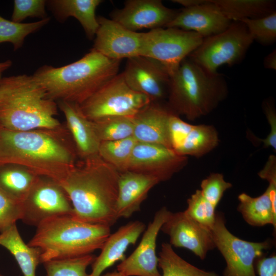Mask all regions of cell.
<instances>
[{
	"mask_svg": "<svg viewBox=\"0 0 276 276\" xmlns=\"http://www.w3.org/2000/svg\"><path fill=\"white\" fill-rule=\"evenodd\" d=\"M203 39L196 33L175 28L151 30L143 33L141 56L157 60L171 76Z\"/></svg>",
	"mask_w": 276,
	"mask_h": 276,
	"instance_id": "30bf717a",
	"label": "cell"
},
{
	"mask_svg": "<svg viewBox=\"0 0 276 276\" xmlns=\"http://www.w3.org/2000/svg\"><path fill=\"white\" fill-rule=\"evenodd\" d=\"M173 113L167 105L151 102L132 117L133 136L139 142L161 145L172 149L169 121Z\"/></svg>",
	"mask_w": 276,
	"mask_h": 276,
	"instance_id": "ffe728a7",
	"label": "cell"
},
{
	"mask_svg": "<svg viewBox=\"0 0 276 276\" xmlns=\"http://www.w3.org/2000/svg\"><path fill=\"white\" fill-rule=\"evenodd\" d=\"M263 109L270 127V132L264 139L256 138L259 142L263 143L264 147H271L276 149V112L274 106L269 100L264 101L262 104Z\"/></svg>",
	"mask_w": 276,
	"mask_h": 276,
	"instance_id": "f35d334b",
	"label": "cell"
},
{
	"mask_svg": "<svg viewBox=\"0 0 276 276\" xmlns=\"http://www.w3.org/2000/svg\"><path fill=\"white\" fill-rule=\"evenodd\" d=\"M159 182L155 177L131 171L120 173L116 202L118 218H128L140 211L150 190Z\"/></svg>",
	"mask_w": 276,
	"mask_h": 276,
	"instance_id": "7402d4cb",
	"label": "cell"
},
{
	"mask_svg": "<svg viewBox=\"0 0 276 276\" xmlns=\"http://www.w3.org/2000/svg\"><path fill=\"white\" fill-rule=\"evenodd\" d=\"M38 176L13 165H0V189L21 202Z\"/></svg>",
	"mask_w": 276,
	"mask_h": 276,
	"instance_id": "83f0119b",
	"label": "cell"
},
{
	"mask_svg": "<svg viewBox=\"0 0 276 276\" xmlns=\"http://www.w3.org/2000/svg\"><path fill=\"white\" fill-rule=\"evenodd\" d=\"M57 114L56 102L48 97L33 75L1 79V128L13 131L59 129Z\"/></svg>",
	"mask_w": 276,
	"mask_h": 276,
	"instance_id": "3957f363",
	"label": "cell"
},
{
	"mask_svg": "<svg viewBox=\"0 0 276 276\" xmlns=\"http://www.w3.org/2000/svg\"><path fill=\"white\" fill-rule=\"evenodd\" d=\"M47 1L15 0L11 20L21 22L29 17L42 19L48 17L45 10Z\"/></svg>",
	"mask_w": 276,
	"mask_h": 276,
	"instance_id": "74e56055",
	"label": "cell"
},
{
	"mask_svg": "<svg viewBox=\"0 0 276 276\" xmlns=\"http://www.w3.org/2000/svg\"><path fill=\"white\" fill-rule=\"evenodd\" d=\"M187 208L185 211L194 221L211 231L216 218L215 209L197 190L187 200Z\"/></svg>",
	"mask_w": 276,
	"mask_h": 276,
	"instance_id": "e575fe53",
	"label": "cell"
},
{
	"mask_svg": "<svg viewBox=\"0 0 276 276\" xmlns=\"http://www.w3.org/2000/svg\"><path fill=\"white\" fill-rule=\"evenodd\" d=\"M171 147L178 154L201 157L219 144L218 133L212 125H193L173 113L169 121Z\"/></svg>",
	"mask_w": 276,
	"mask_h": 276,
	"instance_id": "2e32d148",
	"label": "cell"
},
{
	"mask_svg": "<svg viewBox=\"0 0 276 276\" xmlns=\"http://www.w3.org/2000/svg\"><path fill=\"white\" fill-rule=\"evenodd\" d=\"M101 276H123V275L120 273H119L117 270H116L112 272H107L103 275H102Z\"/></svg>",
	"mask_w": 276,
	"mask_h": 276,
	"instance_id": "7bdbcfd3",
	"label": "cell"
},
{
	"mask_svg": "<svg viewBox=\"0 0 276 276\" xmlns=\"http://www.w3.org/2000/svg\"><path fill=\"white\" fill-rule=\"evenodd\" d=\"M12 64V62L10 60H7L4 62H0V72L3 73L5 70L10 68Z\"/></svg>",
	"mask_w": 276,
	"mask_h": 276,
	"instance_id": "b9f144b4",
	"label": "cell"
},
{
	"mask_svg": "<svg viewBox=\"0 0 276 276\" xmlns=\"http://www.w3.org/2000/svg\"><path fill=\"white\" fill-rule=\"evenodd\" d=\"M188 158L166 146L137 142L127 171L155 177L160 182L170 179L187 164Z\"/></svg>",
	"mask_w": 276,
	"mask_h": 276,
	"instance_id": "7c38bea8",
	"label": "cell"
},
{
	"mask_svg": "<svg viewBox=\"0 0 276 276\" xmlns=\"http://www.w3.org/2000/svg\"><path fill=\"white\" fill-rule=\"evenodd\" d=\"M110 234V227L91 224L62 215L44 220L36 226L28 243L41 251V262L73 258L101 249Z\"/></svg>",
	"mask_w": 276,
	"mask_h": 276,
	"instance_id": "8992f818",
	"label": "cell"
},
{
	"mask_svg": "<svg viewBox=\"0 0 276 276\" xmlns=\"http://www.w3.org/2000/svg\"><path fill=\"white\" fill-rule=\"evenodd\" d=\"M160 231L169 236L172 246L189 249L201 260L216 248L211 231L194 221L185 211H170Z\"/></svg>",
	"mask_w": 276,
	"mask_h": 276,
	"instance_id": "e0dca14e",
	"label": "cell"
},
{
	"mask_svg": "<svg viewBox=\"0 0 276 276\" xmlns=\"http://www.w3.org/2000/svg\"><path fill=\"white\" fill-rule=\"evenodd\" d=\"M265 191L259 196L252 197L246 193L240 194L238 211L249 225L262 226L272 224L276 228V182L268 183Z\"/></svg>",
	"mask_w": 276,
	"mask_h": 276,
	"instance_id": "cb8c5ba5",
	"label": "cell"
},
{
	"mask_svg": "<svg viewBox=\"0 0 276 276\" xmlns=\"http://www.w3.org/2000/svg\"><path fill=\"white\" fill-rule=\"evenodd\" d=\"M56 130L13 131L0 127V165L22 167L38 176L62 180L77 163L73 146Z\"/></svg>",
	"mask_w": 276,
	"mask_h": 276,
	"instance_id": "6da1fadb",
	"label": "cell"
},
{
	"mask_svg": "<svg viewBox=\"0 0 276 276\" xmlns=\"http://www.w3.org/2000/svg\"><path fill=\"white\" fill-rule=\"evenodd\" d=\"M21 203V220L36 227L48 219L73 214L72 203L63 189L45 177H37Z\"/></svg>",
	"mask_w": 276,
	"mask_h": 276,
	"instance_id": "8fae6325",
	"label": "cell"
},
{
	"mask_svg": "<svg viewBox=\"0 0 276 276\" xmlns=\"http://www.w3.org/2000/svg\"><path fill=\"white\" fill-rule=\"evenodd\" d=\"M99 28L92 49L113 60L141 56L143 33L124 28L111 18L97 17Z\"/></svg>",
	"mask_w": 276,
	"mask_h": 276,
	"instance_id": "9a60e30c",
	"label": "cell"
},
{
	"mask_svg": "<svg viewBox=\"0 0 276 276\" xmlns=\"http://www.w3.org/2000/svg\"><path fill=\"white\" fill-rule=\"evenodd\" d=\"M160 0H128L122 9L114 10L111 19L133 32L166 28L178 13Z\"/></svg>",
	"mask_w": 276,
	"mask_h": 276,
	"instance_id": "ac0fdd59",
	"label": "cell"
},
{
	"mask_svg": "<svg viewBox=\"0 0 276 276\" xmlns=\"http://www.w3.org/2000/svg\"><path fill=\"white\" fill-rule=\"evenodd\" d=\"M210 1L232 21L262 17L276 11V2L273 0Z\"/></svg>",
	"mask_w": 276,
	"mask_h": 276,
	"instance_id": "4316f807",
	"label": "cell"
},
{
	"mask_svg": "<svg viewBox=\"0 0 276 276\" xmlns=\"http://www.w3.org/2000/svg\"><path fill=\"white\" fill-rule=\"evenodd\" d=\"M232 187L222 174L213 173L201 181L200 190L203 197L216 208L224 192Z\"/></svg>",
	"mask_w": 276,
	"mask_h": 276,
	"instance_id": "d590c367",
	"label": "cell"
},
{
	"mask_svg": "<svg viewBox=\"0 0 276 276\" xmlns=\"http://www.w3.org/2000/svg\"><path fill=\"white\" fill-rule=\"evenodd\" d=\"M91 122L100 142L119 140L133 136L132 117H112Z\"/></svg>",
	"mask_w": 276,
	"mask_h": 276,
	"instance_id": "4dcf8cb0",
	"label": "cell"
},
{
	"mask_svg": "<svg viewBox=\"0 0 276 276\" xmlns=\"http://www.w3.org/2000/svg\"><path fill=\"white\" fill-rule=\"evenodd\" d=\"M50 19L48 17L33 22H15L0 15V43H11L15 51L22 47L28 35L40 30Z\"/></svg>",
	"mask_w": 276,
	"mask_h": 276,
	"instance_id": "1f68e13d",
	"label": "cell"
},
{
	"mask_svg": "<svg viewBox=\"0 0 276 276\" xmlns=\"http://www.w3.org/2000/svg\"><path fill=\"white\" fill-rule=\"evenodd\" d=\"M257 270L259 276H276V256L261 257L257 262Z\"/></svg>",
	"mask_w": 276,
	"mask_h": 276,
	"instance_id": "ab89813d",
	"label": "cell"
},
{
	"mask_svg": "<svg viewBox=\"0 0 276 276\" xmlns=\"http://www.w3.org/2000/svg\"><path fill=\"white\" fill-rule=\"evenodd\" d=\"M228 93L223 76L206 71L187 57L170 76L167 105L174 114L194 121L213 111Z\"/></svg>",
	"mask_w": 276,
	"mask_h": 276,
	"instance_id": "5b68a950",
	"label": "cell"
},
{
	"mask_svg": "<svg viewBox=\"0 0 276 276\" xmlns=\"http://www.w3.org/2000/svg\"><path fill=\"white\" fill-rule=\"evenodd\" d=\"M95 256L90 254L82 257L51 260L43 263L45 276H89L86 272L91 265Z\"/></svg>",
	"mask_w": 276,
	"mask_h": 276,
	"instance_id": "d6a6232c",
	"label": "cell"
},
{
	"mask_svg": "<svg viewBox=\"0 0 276 276\" xmlns=\"http://www.w3.org/2000/svg\"><path fill=\"white\" fill-rule=\"evenodd\" d=\"M169 212L164 206L155 213L137 247L117 266V271L123 276H161L158 270L156 240Z\"/></svg>",
	"mask_w": 276,
	"mask_h": 276,
	"instance_id": "5bb4252c",
	"label": "cell"
},
{
	"mask_svg": "<svg viewBox=\"0 0 276 276\" xmlns=\"http://www.w3.org/2000/svg\"><path fill=\"white\" fill-rule=\"evenodd\" d=\"M146 229L145 224L136 220L122 225L110 234L101 249L100 254L91 264L89 276H101L102 273L119 261H123L128 247L135 244Z\"/></svg>",
	"mask_w": 276,
	"mask_h": 276,
	"instance_id": "44dd1931",
	"label": "cell"
},
{
	"mask_svg": "<svg viewBox=\"0 0 276 276\" xmlns=\"http://www.w3.org/2000/svg\"><path fill=\"white\" fill-rule=\"evenodd\" d=\"M211 232L215 247L226 262L223 276H257L255 262L271 247L270 240L250 242L236 237L227 229L221 213H216Z\"/></svg>",
	"mask_w": 276,
	"mask_h": 276,
	"instance_id": "9c48e42d",
	"label": "cell"
},
{
	"mask_svg": "<svg viewBox=\"0 0 276 276\" xmlns=\"http://www.w3.org/2000/svg\"><path fill=\"white\" fill-rule=\"evenodd\" d=\"M120 61L91 49L67 65L57 67L43 65L33 76L51 99L80 105L118 74Z\"/></svg>",
	"mask_w": 276,
	"mask_h": 276,
	"instance_id": "277c9868",
	"label": "cell"
},
{
	"mask_svg": "<svg viewBox=\"0 0 276 276\" xmlns=\"http://www.w3.org/2000/svg\"><path fill=\"white\" fill-rule=\"evenodd\" d=\"M137 142L133 136L101 142L99 155L120 173L127 171L133 150Z\"/></svg>",
	"mask_w": 276,
	"mask_h": 276,
	"instance_id": "f546056e",
	"label": "cell"
},
{
	"mask_svg": "<svg viewBox=\"0 0 276 276\" xmlns=\"http://www.w3.org/2000/svg\"><path fill=\"white\" fill-rule=\"evenodd\" d=\"M122 73L130 88L146 95L151 102L167 97L170 76L157 60L144 56L129 58Z\"/></svg>",
	"mask_w": 276,
	"mask_h": 276,
	"instance_id": "4fadbf2b",
	"label": "cell"
},
{
	"mask_svg": "<svg viewBox=\"0 0 276 276\" xmlns=\"http://www.w3.org/2000/svg\"><path fill=\"white\" fill-rule=\"evenodd\" d=\"M161 276H219L214 271H205L189 263L173 250L172 246L163 243L158 256Z\"/></svg>",
	"mask_w": 276,
	"mask_h": 276,
	"instance_id": "f1b7e54d",
	"label": "cell"
},
{
	"mask_svg": "<svg viewBox=\"0 0 276 276\" xmlns=\"http://www.w3.org/2000/svg\"><path fill=\"white\" fill-rule=\"evenodd\" d=\"M58 106L64 115L77 155L82 159L98 156L101 142L95 133L91 122L83 114L79 105L58 101Z\"/></svg>",
	"mask_w": 276,
	"mask_h": 276,
	"instance_id": "603a6c76",
	"label": "cell"
},
{
	"mask_svg": "<svg viewBox=\"0 0 276 276\" xmlns=\"http://www.w3.org/2000/svg\"><path fill=\"white\" fill-rule=\"evenodd\" d=\"M0 245L14 257L24 276H36V268L41 262V251L26 244L16 224L0 233Z\"/></svg>",
	"mask_w": 276,
	"mask_h": 276,
	"instance_id": "484cf974",
	"label": "cell"
},
{
	"mask_svg": "<svg viewBox=\"0 0 276 276\" xmlns=\"http://www.w3.org/2000/svg\"><path fill=\"white\" fill-rule=\"evenodd\" d=\"M2 73H1V72H0V80H1V79L2 78Z\"/></svg>",
	"mask_w": 276,
	"mask_h": 276,
	"instance_id": "ee69618b",
	"label": "cell"
},
{
	"mask_svg": "<svg viewBox=\"0 0 276 276\" xmlns=\"http://www.w3.org/2000/svg\"><path fill=\"white\" fill-rule=\"evenodd\" d=\"M240 21L245 24L253 40L264 45L275 42L276 11L262 17L245 18Z\"/></svg>",
	"mask_w": 276,
	"mask_h": 276,
	"instance_id": "836d02e7",
	"label": "cell"
},
{
	"mask_svg": "<svg viewBox=\"0 0 276 276\" xmlns=\"http://www.w3.org/2000/svg\"><path fill=\"white\" fill-rule=\"evenodd\" d=\"M101 0H50L46 4L55 18L60 22L72 16L81 25L89 39L95 38L99 28L96 10Z\"/></svg>",
	"mask_w": 276,
	"mask_h": 276,
	"instance_id": "d4e9b609",
	"label": "cell"
},
{
	"mask_svg": "<svg viewBox=\"0 0 276 276\" xmlns=\"http://www.w3.org/2000/svg\"><path fill=\"white\" fill-rule=\"evenodd\" d=\"M151 102L147 96L129 87L122 73L103 85L79 107L87 119L95 121L112 117H133Z\"/></svg>",
	"mask_w": 276,
	"mask_h": 276,
	"instance_id": "ba28073f",
	"label": "cell"
},
{
	"mask_svg": "<svg viewBox=\"0 0 276 276\" xmlns=\"http://www.w3.org/2000/svg\"><path fill=\"white\" fill-rule=\"evenodd\" d=\"M0 276H3V275L0 273Z\"/></svg>",
	"mask_w": 276,
	"mask_h": 276,
	"instance_id": "f6af8a7d",
	"label": "cell"
},
{
	"mask_svg": "<svg viewBox=\"0 0 276 276\" xmlns=\"http://www.w3.org/2000/svg\"><path fill=\"white\" fill-rule=\"evenodd\" d=\"M232 22L210 0H195L194 5L179 10L166 28L193 32L204 38L224 31Z\"/></svg>",
	"mask_w": 276,
	"mask_h": 276,
	"instance_id": "d6986e66",
	"label": "cell"
},
{
	"mask_svg": "<svg viewBox=\"0 0 276 276\" xmlns=\"http://www.w3.org/2000/svg\"><path fill=\"white\" fill-rule=\"evenodd\" d=\"M264 66L269 70H276V50H273L268 54L264 58L263 62Z\"/></svg>",
	"mask_w": 276,
	"mask_h": 276,
	"instance_id": "60d3db41",
	"label": "cell"
},
{
	"mask_svg": "<svg viewBox=\"0 0 276 276\" xmlns=\"http://www.w3.org/2000/svg\"><path fill=\"white\" fill-rule=\"evenodd\" d=\"M120 172L99 155L82 159L70 170L59 184L67 195L73 216L95 224L114 225Z\"/></svg>",
	"mask_w": 276,
	"mask_h": 276,
	"instance_id": "7a4b0ae2",
	"label": "cell"
},
{
	"mask_svg": "<svg viewBox=\"0 0 276 276\" xmlns=\"http://www.w3.org/2000/svg\"><path fill=\"white\" fill-rule=\"evenodd\" d=\"M21 218V202L0 189V233L16 224Z\"/></svg>",
	"mask_w": 276,
	"mask_h": 276,
	"instance_id": "8d00e7d4",
	"label": "cell"
},
{
	"mask_svg": "<svg viewBox=\"0 0 276 276\" xmlns=\"http://www.w3.org/2000/svg\"><path fill=\"white\" fill-rule=\"evenodd\" d=\"M253 41L245 24L234 21L224 31L204 38L188 58L206 71L215 73L222 65L232 66L240 62Z\"/></svg>",
	"mask_w": 276,
	"mask_h": 276,
	"instance_id": "52a82bcc",
	"label": "cell"
}]
</instances>
